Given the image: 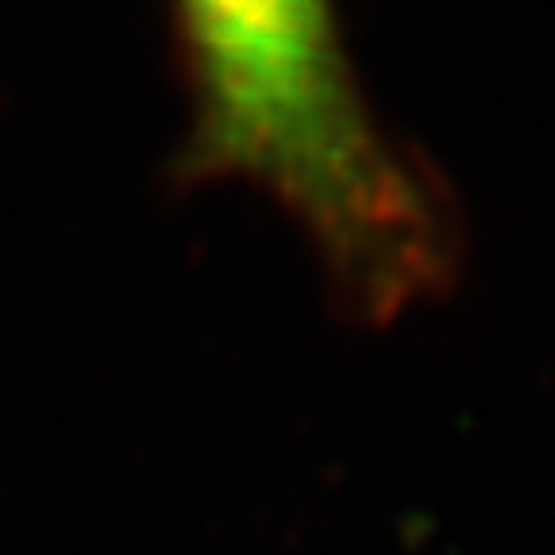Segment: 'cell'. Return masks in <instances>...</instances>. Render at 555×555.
<instances>
[{"label":"cell","instance_id":"obj_1","mask_svg":"<svg viewBox=\"0 0 555 555\" xmlns=\"http://www.w3.org/2000/svg\"><path fill=\"white\" fill-rule=\"evenodd\" d=\"M193 93L182 173H247L309 224L371 305L433 274V217L366 116L328 12L212 0L178 9Z\"/></svg>","mask_w":555,"mask_h":555}]
</instances>
